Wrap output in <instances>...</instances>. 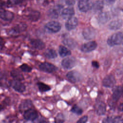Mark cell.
Returning <instances> with one entry per match:
<instances>
[{"label": "cell", "mask_w": 123, "mask_h": 123, "mask_svg": "<svg viewBox=\"0 0 123 123\" xmlns=\"http://www.w3.org/2000/svg\"><path fill=\"white\" fill-rule=\"evenodd\" d=\"M123 41V34L121 32H117L108 38L107 42L108 45L112 47L121 44Z\"/></svg>", "instance_id": "cell-1"}, {"label": "cell", "mask_w": 123, "mask_h": 123, "mask_svg": "<svg viewBox=\"0 0 123 123\" xmlns=\"http://www.w3.org/2000/svg\"><path fill=\"white\" fill-rule=\"evenodd\" d=\"M45 28L52 33H57L59 32L62 27L61 24L56 21H50L45 25Z\"/></svg>", "instance_id": "cell-2"}, {"label": "cell", "mask_w": 123, "mask_h": 123, "mask_svg": "<svg viewBox=\"0 0 123 123\" xmlns=\"http://www.w3.org/2000/svg\"><path fill=\"white\" fill-rule=\"evenodd\" d=\"M24 118L27 121H33L38 118V114L37 111L33 109L30 108L25 111L24 113Z\"/></svg>", "instance_id": "cell-3"}, {"label": "cell", "mask_w": 123, "mask_h": 123, "mask_svg": "<svg viewBox=\"0 0 123 123\" xmlns=\"http://www.w3.org/2000/svg\"><path fill=\"white\" fill-rule=\"evenodd\" d=\"M39 69L46 73H52L57 71V68L53 64L48 62H44L41 63L39 66Z\"/></svg>", "instance_id": "cell-4"}, {"label": "cell", "mask_w": 123, "mask_h": 123, "mask_svg": "<svg viewBox=\"0 0 123 123\" xmlns=\"http://www.w3.org/2000/svg\"><path fill=\"white\" fill-rule=\"evenodd\" d=\"M78 7L80 11L86 12L92 9V3L90 0H80L78 2Z\"/></svg>", "instance_id": "cell-5"}, {"label": "cell", "mask_w": 123, "mask_h": 123, "mask_svg": "<svg viewBox=\"0 0 123 123\" xmlns=\"http://www.w3.org/2000/svg\"><path fill=\"white\" fill-rule=\"evenodd\" d=\"M62 66L66 69H71L76 64V60L74 58L70 57L64 59L62 62Z\"/></svg>", "instance_id": "cell-6"}, {"label": "cell", "mask_w": 123, "mask_h": 123, "mask_svg": "<svg viewBox=\"0 0 123 123\" xmlns=\"http://www.w3.org/2000/svg\"><path fill=\"white\" fill-rule=\"evenodd\" d=\"M63 6L62 5H58L52 8H51L48 12L49 16L50 18L56 19L58 18L60 13H62Z\"/></svg>", "instance_id": "cell-7"}, {"label": "cell", "mask_w": 123, "mask_h": 123, "mask_svg": "<svg viewBox=\"0 0 123 123\" xmlns=\"http://www.w3.org/2000/svg\"><path fill=\"white\" fill-rule=\"evenodd\" d=\"M82 34L85 39L87 40H91L95 37L96 32L94 28L88 27L84 28Z\"/></svg>", "instance_id": "cell-8"}, {"label": "cell", "mask_w": 123, "mask_h": 123, "mask_svg": "<svg viewBox=\"0 0 123 123\" xmlns=\"http://www.w3.org/2000/svg\"><path fill=\"white\" fill-rule=\"evenodd\" d=\"M10 86L19 93H23L25 90V86L21 81L13 80L10 82Z\"/></svg>", "instance_id": "cell-9"}, {"label": "cell", "mask_w": 123, "mask_h": 123, "mask_svg": "<svg viewBox=\"0 0 123 123\" xmlns=\"http://www.w3.org/2000/svg\"><path fill=\"white\" fill-rule=\"evenodd\" d=\"M97 47V43L95 41H89L82 45L81 50L84 52H89L94 50Z\"/></svg>", "instance_id": "cell-10"}, {"label": "cell", "mask_w": 123, "mask_h": 123, "mask_svg": "<svg viewBox=\"0 0 123 123\" xmlns=\"http://www.w3.org/2000/svg\"><path fill=\"white\" fill-rule=\"evenodd\" d=\"M103 86L106 87H112L116 84V80L114 76L112 74L106 76L102 81Z\"/></svg>", "instance_id": "cell-11"}, {"label": "cell", "mask_w": 123, "mask_h": 123, "mask_svg": "<svg viewBox=\"0 0 123 123\" xmlns=\"http://www.w3.org/2000/svg\"><path fill=\"white\" fill-rule=\"evenodd\" d=\"M13 13L8 10L0 9V18L5 21H11L13 18Z\"/></svg>", "instance_id": "cell-12"}, {"label": "cell", "mask_w": 123, "mask_h": 123, "mask_svg": "<svg viewBox=\"0 0 123 123\" xmlns=\"http://www.w3.org/2000/svg\"><path fill=\"white\" fill-rule=\"evenodd\" d=\"M78 25V20L75 17H72L68 19L65 23V26L67 30H72L74 29Z\"/></svg>", "instance_id": "cell-13"}, {"label": "cell", "mask_w": 123, "mask_h": 123, "mask_svg": "<svg viewBox=\"0 0 123 123\" xmlns=\"http://www.w3.org/2000/svg\"><path fill=\"white\" fill-rule=\"evenodd\" d=\"M66 77L69 81L72 83H75L79 80L80 75L78 72L72 71L67 74Z\"/></svg>", "instance_id": "cell-14"}, {"label": "cell", "mask_w": 123, "mask_h": 123, "mask_svg": "<svg viewBox=\"0 0 123 123\" xmlns=\"http://www.w3.org/2000/svg\"><path fill=\"white\" fill-rule=\"evenodd\" d=\"M74 14V10L73 7H69L63 9L61 13L62 16L64 19H68Z\"/></svg>", "instance_id": "cell-15"}, {"label": "cell", "mask_w": 123, "mask_h": 123, "mask_svg": "<svg viewBox=\"0 0 123 123\" xmlns=\"http://www.w3.org/2000/svg\"><path fill=\"white\" fill-rule=\"evenodd\" d=\"M95 109L98 115H102L104 114L106 112V106L104 102L99 101L95 104Z\"/></svg>", "instance_id": "cell-16"}, {"label": "cell", "mask_w": 123, "mask_h": 123, "mask_svg": "<svg viewBox=\"0 0 123 123\" xmlns=\"http://www.w3.org/2000/svg\"><path fill=\"white\" fill-rule=\"evenodd\" d=\"M26 25L25 24L21 23L19 25H17L16 26L11 28L10 31V34H17L18 33H20L23 31H24L26 28Z\"/></svg>", "instance_id": "cell-17"}, {"label": "cell", "mask_w": 123, "mask_h": 123, "mask_svg": "<svg viewBox=\"0 0 123 123\" xmlns=\"http://www.w3.org/2000/svg\"><path fill=\"white\" fill-rule=\"evenodd\" d=\"M32 101L29 99H25L23 100L20 104L19 107V110L21 112L25 111L27 110L32 108Z\"/></svg>", "instance_id": "cell-18"}, {"label": "cell", "mask_w": 123, "mask_h": 123, "mask_svg": "<svg viewBox=\"0 0 123 123\" xmlns=\"http://www.w3.org/2000/svg\"><path fill=\"white\" fill-rule=\"evenodd\" d=\"M31 45L35 49H43L45 47V43L40 39H33L30 41Z\"/></svg>", "instance_id": "cell-19"}, {"label": "cell", "mask_w": 123, "mask_h": 123, "mask_svg": "<svg viewBox=\"0 0 123 123\" xmlns=\"http://www.w3.org/2000/svg\"><path fill=\"white\" fill-rule=\"evenodd\" d=\"M123 94V88L121 86H117L113 89L112 94L113 100L117 101H118Z\"/></svg>", "instance_id": "cell-20"}, {"label": "cell", "mask_w": 123, "mask_h": 123, "mask_svg": "<svg viewBox=\"0 0 123 123\" xmlns=\"http://www.w3.org/2000/svg\"><path fill=\"white\" fill-rule=\"evenodd\" d=\"M11 76L13 78L14 80L19 81H22L24 80V77L22 74L20 73L19 71L16 70H12L11 72Z\"/></svg>", "instance_id": "cell-21"}, {"label": "cell", "mask_w": 123, "mask_h": 123, "mask_svg": "<svg viewBox=\"0 0 123 123\" xmlns=\"http://www.w3.org/2000/svg\"><path fill=\"white\" fill-rule=\"evenodd\" d=\"M122 25L121 20H117L111 22L108 25V28L112 30H115L119 29Z\"/></svg>", "instance_id": "cell-22"}, {"label": "cell", "mask_w": 123, "mask_h": 123, "mask_svg": "<svg viewBox=\"0 0 123 123\" xmlns=\"http://www.w3.org/2000/svg\"><path fill=\"white\" fill-rule=\"evenodd\" d=\"M110 19V16L108 12H101L99 13L98 16V20L99 22L102 24L107 23Z\"/></svg>", "instance_id": "cell-23"}, {"label": "cell", "mask_w": 123, "mask_h": 123, "mask_svg": "<svg viewBox=\"0 0 123 123\" xmlns=\"http://www.w3.org/2000/svg\"><path fill=\"white\" fill-rule=\"evenodd\" d=\"M59 53L62 57H65L71 54V52L68 48L63 46H60L59 48Z\"/></svg>", "instance_id": "cell-24"}, {"label": "cell", "mask_w": 123, "mask_h": 123, "mask_svg": "<svg viewBox=\"0 0 123 123\" xmlns=\"http://www.w3.org/2000/svg\"><path fill=\"white\" fill-rule=\"evenodd\" d=\"M40 12L36 11H32L29 12L27 15L28 18L29 20L32 22H35L37 21L40 18Z\"/></svg>", "instance_id": "cell-25"}, {"label": "cell", "mask_w": 123, "mask_h": 123, "mask_svg": "<svg viewBox=\"0 0 123 123\" xmlns=\"http://www.w3.org/2000/svg\"><path fill=\"white\" fill-rule=\"evenodd\" d=\"M63 44L70 49H73L76 46V43L74 40L71 38H66L63 40Z\"/></svg>", "instance_id": "cell-26"}, {"label": "cell", "mask_w": 123, "mask_h": 123, "mask_svg": "<svg viewBox=\"0 0 123 123\" xmlns=\"http://www.w3.org/2000/svg\"><path fill=\"white\" fill-rule=\"evenodd\" d=\"M104 6V3L102 1L100 0H98L95 1L94 3L92 4V9L95 12L101 11Z\"/></svg>", "instance_id": "cell-27"}, {"label": "cell", "mask_w": 123, "mask_h": 123, "mask_svg": "<svg viewBox=\"0 0 123 123\" xmlns=\"http://www.w3.org/2000/svg\"><path fill=\"white\" fill-rule=\"evenodd\" d=\"M44 56L48 59H54L57 57V53L54 49H49L45 51Z\"/></svg>", "instance_id": "cell-28"}, {"label": "cell", "mask_w": 123, "mask_h": 123, "mask_svg": "<svg viewBox=\"0 0 123 123\" xmlns=\"http://www.w3.org/2000/svg\"><path fill=\"white\" fill-rule=\"evenodd\" d=\"M37 86L39 91L41 92H45L51 89V87L49 85L42 82H38Z\"/></svg>", "instance_id": "cell-29"}, {"label": "cell", "mask_w": 123, "mask_h": 123, "mask_svg": "<svg viewBox=\"0 0 123 123\" xmlns=\"http://www.w3.org/2000/svg\"><path fill=\"white\" fill-rule=\"evenodd\" d=\"M64 122V115L62 113H59L54 118L55 123H63Z\"/></svg>", "instance_id": "cell-30"}, {"label": "cell", "mask_w": 123, "mask_h": 123, "mask_svg": "<svg viewBox=\"0 0 123 123\" xmlns=\"http://www.w3.org/2000/svg\"><path fill=\"white\" fill-rule=\"evenodd\" d=\"M23 0H8L7 2L8 7H12L22 2Z\"/></svg>", "instance_id": "cell-31"}, {"label": "cell", "mask_w": 123, "mask_h": 123, "mask_svg": "<svg viewBox=\"0 0 123 123\" xmlns=\"http://www.w3.org/2000/svg\"><path fill=\"white\" fill-rule=\"evenodd\" d=\"M71 111L77 115H80L83 112V110L81 108L77 106V105H74L71 109Z\"/></svg>", "instance_id": "cell-32"}, {"label": "cell", "mask_w": 123, "mask_h": 123, "mask_svg": "<svg viewBox=\"0 0 123 123\" xmlns=\"http://www.w3.org/2000/svg\"><path fill=\"white\" fill-rule=\"evenodd\" d=\"M20 68L21 69V70L22 71L25 72H26V73L30 72L32 70V68L26 63H24V64H22L20 66Z\"/></svg>", "instance_id": "cell-33"}, {"label": "cell", "mask_w": 123, "mask_h": 123, "mask_svg": "<svg viewBox=\"0 0 123 123\" xmlns=\"http://www.w3.org/2000/svg\"><path fill=\"white\" fill-rule=\"evenodd\" d=\"M103 123H114L115 120L113 119L112 117H107L103 119L102 121Z\"/></svg>", "instance_id": "cell-34"}, {"label": "cell", "mask_w": 123, "mask_h": 123, "mask_svg": "<svg viewBox=\"0 0 123 123\" xmlns=\"http://www.w3.org/2000/svg\"><path fill=\"white\" fill-rule=\"evenodd\" d=\"M88 120L87 116H84L80 118L76 122V123H86Z\"/></svg>", "instance_id": "cell-35"}, {"label": "cell", "mask_w": 123, "mask_h": 123, "mask_svg": "<svg viewBox=\"0 0 123 123\" xmlns=\"http://www.w3.org/2000/svg\"><path fill=\"white\" fill-rule=\"evenodd\" d=\"M65 1L66 4L69 6H72L74 4L75 2V0H65Z\"/></svg>", "instance_id": "cell-36"}, {"label": "cell", "mask_w": 123, "mask_h": 123, "mask_svg": "<svg viewBox=\"0 0 123 123\" xmlns=\"http://www.w3.org/2000/svg\"><path fill=\"white\" fill-rule=\"evenodd\" d=\"M116 0H103V3L107 5H110L112 4Z\"/></svg>", "instance_id": "cell-37"}, {"label": "cell", "mask_w": 123, "mask_h": 123, "mask_svg": "<svg viewBox=\"0 0 123 123\" xmlns=\"http://www.w3.org/2000/svg\"><path fill=\"white\" fill-rule=\"evenodd\" d=\"M92 65L93 67H94L95 68H98L99 66L98 62L96 61H93L92 62Z\"/></svg>", "instance_id": "cell-38"}, {"label": "cell", "mask_w": 123, "mask_h": 123, "mask_svg": "<svg viewBox=\"0 0 123 123\" xmlns=\"http://www.w3.org/2000/svg\"><path fill=\"white\" fill-rule=\"evenodd\" d=\"M4 45V42L2 39L0 38V51L2 50Z\"/></svg>", "instance_id": "cell-39"}, {"label": "cell", "mask_w": 123, "mask_h": 123, "mask_svg": "<svg viewBox=\"0 0 123 123\" xmlns=\"http://www.w3.org/2000/svg\"><path fill=\"white\" fill-rule=\"evenodd\" d=\"M38 123H48V122L45 119H43V118H41L39 120Z\"/></svg>", "instance_id": "cell-40"}, {"label": "cell", "mask_w": 123, "mask_h": 123, "mask_svg": "<svg viewBox=\"0 0 123 123\" xmlns=\"http://www.w3.org/2000/svg\"><path fill=\"white\" fill-rule=\"evenodd\" d=\"M120 110H121V111H123V104H122L121 105V106H120Z\"/></svg>", "instance_id": "cell-41"}, {"label": "cell", "mask_w": 123, "mask_h": 123, "mask_svg": "<svg viewBox=\"0 0 123 123\" xmlns=\"http://www.w3.org/2000/svg\"><path fill=\"white\" fill-rule=\"evenodd\" d=\"M3 109V106H2L1 104H0V111H1Z\"/></svg>", "instance_id": "cell-42"}, {"label": "cell", "mask_w": 123, "mask_h": 123, "mask_svg": "<svg viewBox=\"0 0 123 123\" xmlns=\"http://www.w3.org/2000/svg\"><path fill=\"white\" fill-rule=\"evenodd\" d=\"M123 123V122H122V123Z\"/></svg>", "instance_id": "cell-43"}, {"label": "cell", "mask_w": 123, "mask_h": 123, "mask_svg": "<svg viewBox=\"0 0 123 123\" xmlns=\"http://www.w3.org/2000/svg\"></svg>", "instance_id": "cell-44"}, {"label": "cell", "mask_w": 123, "mask_h": 123, "mask_svg": "<svg viewBox=\"0 0 123 123\" xmlns=\"http://www.w3.org/2000/svg\"></svg>", "instance_id": "cell-45"}]
</instances>
